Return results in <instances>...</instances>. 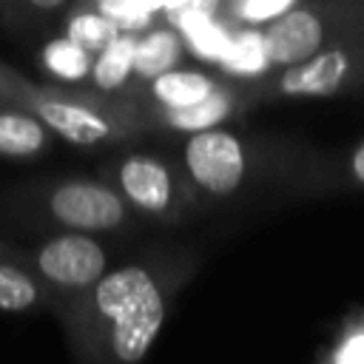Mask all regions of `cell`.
Wrapping results in <instances>:
<instances>
[{"label": "cell", "instance_id": "603a6c76", "mask_svg": "<svg viewBox=\"0 0 364 364\" xmlns=\"http://www.w3.org/2000/svg\"><path fill=\"white\" fill-rule=\"evenodd\" d=\"M350 176H353L355 185L364 188V139H361V142L353 148V154H350Z\"/></svg>", "mask_w": 364, "mask_h": 364}, {"label": "cell", "instance_id": "9c48e42d", "mask_svg": "<svg viewBox=\"0 0 364 364\" xmlns=\"http://www.w3.org/2000/svg\"><path fill=\"white\" fill-rule=\"evenodd\" d=\"M128 97V94H125ZM131 100V97H128ZM250 91L245 82H233L228 80L216 94H210L205 102L193 105V108H179V111H162V108H145V105H134L136 119L142 125L145 134L151 131H165V134H205V131H216L222 122L239 117V111H245L250 105Z\"/></svg>", "mask_w": 364, "mask_h": 364}, {"label": "cell", "instance_id": "4fadbf2b", "mask_svg": "<svg viewBox=\"0 0 364 364\" xmlns=\"http://www.w3.org/2000/svg\"><path fill=\"white\" fill-rule=\"evenodd\" d=\"M134 48L136 37L134 34H119L105 51L94 57L91 65V91L119 97L134 85Z\"/></svg>", "mask_w": 364, "mask_h": 364}, {"label": "cell", "instance_id": "8fae6325", "mask_svg": "<svg viewBox=\"0 0 364 364\" xmlns=\"http://www.w3.org/2000/svg\"><path fill=\"white\" fill-rule=\"evenodd\" d=\"M54 134L31 114L0 105V159L28 162L51 151Z\"/></svg>", "mask_w": 364, "mask_h": 364}, {"label": "cell", "instance_id": "7402d4cb", "mask_svg": "<svg viewBox=\"0 0 364 364\" xmlns=\"http://www.w3.org/2000/svg\"><path fill=\"white\" fill-rule=\"evenodd\" d=\"M330 364H364V321L350 324L330 353Z\"/></svg>", "mask_w": 364, "mask_h": 364}, {"label": "cell", "instance_id": "ffe728a7", "mask_svg": "<svg viewBox=\"0 0 364 364\" xmlns=\"http://www.w3.org/2000/svg\"><path fill=\"white\" fill-rule=\"evenodd\" d=\"M168 28H173L179 37L205 26L222 20V0H182V3H165L162 17Z\"/></svg>", "mask_w": 364, "mask_h": 364}, {"label": "cell", "instance_id": "7a4b0ae2", "mask_svg": "<svg viewBox=\"0 0 364 364\" xmlns=\"http://www.w3.org/2000/svg\"><path fill=\"white\" fill-rule=\"evenodd\" d=\"M0 105L37 117L54 136L80 148H111L145 134L125 94L108 97L82 85L37 82L9 63H0Z\"/></svg>", "mask_w": 364, "mask_h": 364}, {"label": "cell", "instance_id": "9a60e30c", "mask_svg": "<svg viewBox=\"0 0 364 364\" xmlns=\"http://www.w3.org/2000/svg\"><path fill=\"white\" fill-rule=\"evenodd\" d=\"M222 71L233 77V82H259L270 74L264 34L262 31H233L228 60L222 63Z\"/></svg>", "mask_w": 364, "mask_h": 364}, {"label": "cell", "instance_id": "3957f363", "mask_svg": "<svg viewBox=\"0 0 364 364\" xmlns=\"http://www.w3.org/2000/svg\"><path fill=\"white\" fill-rule=\"evenodd\" d=\"M23 205L63 233L80 236L125 230L136 216L105 179L91 176H65L34 185L23 193Z\"/></svg>", "mask_w": 364, "mask_h": 364}, {"label": "cell", "instance_id": "6da1fadb", "mask_svg": "<svg viewBox=\"0 0 364 364\" xmlns=\"http://www.w3.org/2000/svg\"><path fill=\"white\" fill-rule=\"evenodd\" d=\"M191 273L188 253H154L108 270L57 310L74 355L82 364H142Z\"/></svg>", "mask_w": 364, "mask_h": 364}, {"label": "cell", "instance_id": "ba28073f", "mask_svg": "<svg viewBox=\"0 0 364 364\" xmlns=\"http://www.w3.org/2000/svg\"><path fill=\"white\" fill-rule=\"evenodd\" d=\"M364 85V48L358 46H336L327 48L293 68L273 71L259 82H250V100H313V97H336Z\"/></svg>", "mask_w": 364, "mask_h": 364}, {"label": "cell", "instance_id": "277c9868", "mask_svg": "<svg viewBox=\"0 0 364 364\" xmlns=\"http://www.w3.org/2000/svg\"><path fill=\"white\" fill-rule=\"evenodd\" d=\"M105 173V182L122 196V202L136 216L176 225L199 208V199L179 159L134 151L108 162Z\"/></svg>", "mask_w": 364, "mask_h": 364}, {"label": "cell", "instance_id": "5bb4252c", "mask_svg": "<svg viewBox=\"0 0 364 364\" xmlns=\"http://www.w3.org/2000/svg\"><path fill=\"white\" fill-rule=\"evenodd\" d=\"M63 37H68L71 43H77L80 48L97 57L119 37V31L108 17H102L94 9V0H85V3H74L63 17Z\"/></svg>", "mask_w": 364, "mask_h": 364}, {"label": "cell", "instance_id": "7c38bea8", "mask_svg": "<svg viewBox=\"0 0 364 364\" xmlns=\"http://www.w3.org/2000/svg\"><path fill=\"white\" fill-rule=\"evenodd\" d=\"M182 54H185V40L168 26H156V28L139 34L136 48H134V80L151 82L159 74L173 71L179 65Z\"/></svg>", "mask_w": 364, "mask_h": 364}, {"label": "cell", "instance_id": "ac0fdd59", "mask_svg": "<svg viewBox=\"0 0 364 364\" xmlns=\"http://www.w3.org/2000/svg\"><path fill=\"white\" fill-rule=\"evenodd\" d=\"M296 3L299 0H230L222 3V23L230 31H264L293 11Z\"/></svg>", "mask_w": 364, "mask_h": 364}, {"label": "cell", "instance_id": "30bf717a", "mask_svg": "<svg viewBox=\"0 0 364 364\" xmlns=\"http://www.w3.org/2000/svg\"><path fill=\"white\" fill-rule=\"evenodd\" d=\"M228 80L213 77L208 71H193V68H173L168 74H159L151 82H134L128 94L136 105L145 108H162V111H179V108H193L205 102L210 94H216Z\"/></svg>", "mask_w": 364, "mask_h": 364}, {"label": "cell", "instance_id": "2e32d148", "mask_svg": "<svg viewBox=\"0 0 364 364\" xmlns=\"http://www.w3.org/2000/svg\"><path fill=\"white\" fill-rule=\"evenodd\" d=\"M40 65L54 80H60V85L77 88V82H82V80L91 77L94 54H88L85 48H80L77 43H71L68 37L60 34V37H51L48 43H43V48H40Z\"/></svg>", "mask_w": 364, "mask_h": 364}, {"label": "cell", "instance_id": "d6986e66", "mask_svg": "<svg viewBox=\"0 0 364 364\" xmlns=\"http://www.w3.org/2000/svg\"><path fill=\"white\" fill-rule=\"evenodd\" d=\"M162 6L165 3H156V0H94V9L108 17L119 34H145L151 28L159 26V17H162Z\"/></svg>", "mask_w": 364, "mask_h": 364}, {"label": "cell", "instance_id": "8992f818", "mask_svg": "<svg viewBox=\"0 0 364 364\" xmlns=\"http://www.w3.org/2000/svg\"><path fill=\"white\" fill-rule=\"evenodd\" d=\"M14 264L31 273L51 293V301L60 310L65 301L82 296L111 270V253L97 236L57 233L37 247L17 245Z\"/></svg>", "mask_w": 364, "mask_h": 364}, {"label": "cell", "instance_id": "44dd1931", "mask_svg": "<svg viewBox=\"0 0 364 364\" xmlns=\"http://www.w3.org/2000/svg\"><path fill=\"white\" fill-rule=\"evenodd\" d=\"M74 3L68 0H14V3H3V23L17 28V31H31L40 28L48 17L54 14H68Z\"/></svg>", "mask_w": 364, "mask_h": 364}, {"label": "cell", "instance_id": "e0dca14e", "mask_svg": "<svg viewBox=\"0 0 364 364\" xmlns=\"http://www.w3.org/2000/svg\"><path fill=\"white\" fill-rule=\"evenodd\" d=\"M43 304H54L51 293L23 267L0 259V310L3 313H26Z\"/></svg>", "mask_w": 364, "mask_h": 364}, {"label": "cell", "instance_id": "52a82bcc", "mask_svg": "<svg viewBox=\"0 0 364 364\" xmlns=\"http://www.w3.org/2000/svg\"><path fill=\"white\" fill-rule=\"evenodd\" d=\"M179 162L199 205L205 199L210 202L236 199L242 191L250 188L259 165L253 145L242 134H233L228 128L188 136Z\"/></svg>", "mask_w": 364, "mask_h": 364}, {"label": "cell", "instance_id": "5b68a950", "mask_svg": "<svg viewBox=\"0 0 364 364\" xmlns=\"http://www.w3.org/2000/svg\"><path fill=\"white\" fill-rule=\"evenodd\" d=\"M262 34L270 74L293 68L336 46L364 48V23L355 17V9L330 3H296L293 11L267 26Z\"/></svg>", "mask_w": 364, "mask_h": 364}]
</instances>
